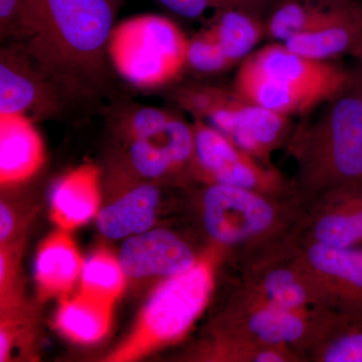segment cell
Masks as SVG:
<instances>
[{
	"instance_id": "1",
	"label": "cell",
	"mask_w": 362,
	"mask_h": 362,
	"mask_svg": "<svg viewBox=\"0 0 362 362\" xmlns=\"http://www.w3.org/2000/svg\"><path fill=\"white\" fill-rule=\"evenodd\" d=\"M117 0H28L20 42L66 95L101 82Z\"/></svg>"
},
{
	"instance_id": "2",
	"label": "cell",
	"mask_w": 362,
	"mask_h": 362,
	"mask_svg": "<svg viewBox=\"0 0 362 362\" xmlns=\"http://www.w3.org/2000/svg\"><path fill=\"white\" fill-rule=\"evenodd\" d=\"M211 289V271L204 263L168 277L152 293L132 329L106 361H140L177 340L201 314Z\"/></svg>"
},
{
	"instance_id": "3",
	"label": "cell",
	"mask_w": 362,
	"mask_h": 362,
	"mask_svg": "<svg viewBox=\"0 0 362 362\" xmlns=\"http://www.w3.org/2000/svg\"><path fill=\"white\" fill-rule=\"evenodd\" d=\"M188 40L175 23L154 14L134 16L114 26L109 61L128 83L160 87L187 65Z\"/></svg>"
},
{
	"instance_id": "4",
	"label": "cell",
	"mask_w": 362,
	"mask_h": 362,
	"mask_svg": "<svg viewBox=\"0 0 362 362\" xmlns=\"http://www.w3.org/2000/svg\"><path fill=\"white\" fill-rule=\"evenodd\" d=\"M1 49L0 115L58 114L66 93L20 42Z\"/></svg>"
},
{
	"instance_id": "5",
	"label": "cell",
	"mask_w": 362,
	"mask_h": 362,
	"mask_svg": "<svg viewBox=\"0 0 362 362\" xmlns=\"http://www.w3.org/2000/svg\"><path fill=\"white\" fill-rule=\"evenodd\" d=\"M259 73L313 97L320 103L345 89L351 75L325 61L305 58L284 45H272L247 58Z\"/></svg>"
},
{
	"instance_id": "6",
	"label": "cell",
	"mask_w": 362,
	"mask_h": 362,
	"mask_svg": "<svg viewBox=\"0 0 362 362\" xmlns=\"http://www.w3.org/2000/svg\"><path fill=\"white\" fill-rule=\"evenodd\" d=\"M204 226L213 239L230 244L265 230L271 206L244 188L216 183L204 194Z\"/></svg>"
},
{
	"instance_id": "7",
	"label": "cell",
	"mask_w": 362,
	"mask_h": 362,
	"mask_svg": "<svg viewBox=\"0 0 362 362\" xmlns=\"http://www.w3.org/2000/svg\"><path fill=\"white\" fill-rule=\"evenodd\" d=\"M319 125L329 140L335 173L350 182L362 181V101L354 80L330 100Z\"/></svg>"
},
{
	"instance_id": "8",
	"label": "cell",
	"mask_w": 362,
	"mask_h": 362,
	"mask_svg": "<svg viewBox=\"0 0 362 362\" xmlns=\"http://www.w3.org/2000/svg\"><path fill=\"white\" fill-rule=\"evenodd\" d=\"M124 273L130 278L177 275L194 265L189 247L163 228L132 235L118 256Z\"/></svg>"
},
{
	"instance_id": "9",
	"label": "cell",
	"mask_w": 362,
	"mask_h": 362,
	"mask_svg": "<svg viewBox=\"0 0 362 362\" xmlns=\"http://www.w3.org/2000/svg\"><path fill=\"white\" fill-rule=\"evenodd\" d=\"M45 144L32 119L0 115V183L13 187L30 180L45 163Z\"/></svg>"
},
{
	"instance_id": "10",
	"label": "cell",
	"mask_w": 362,
	"mask_h": 362,
	"mask_svg": "<svg viewBox=\"0 0 362 362\" xmlns=\"http://www.w3.org/2000/svg\"><path fill=\"white\" fill-rule=\"evenodd\" d=\"M194 149V131L171 116L160 130L130 140V161L138 175L154 180L187 160Z\"/></svg>"
},
{
	"instance_id": "11",
	"label": "cell",
	"mask_w": 362,
	"mask_h": 362,
	"mask_svg": "<svg viewBox=\"0 0 362 362\" xmlns=\"http://www.w3.org/2000/svg\"><path fill=\"white\" fill-rule=\"evenodd\" d=\"M101 204L100 170L84 164L57 182L51 197V218L61 230H73L98 216Z\"/></svg>"
},
{
	"instance_id": "12",
	"label": "cell",
	"mask_w": 362,
	"mask_h": 362,
	"mask_svg": "<svg viewBox=\"0 0 362 362\" xmlns=\"http://www.w3.org/2000/svg\"><path fill=\"white\" fill-rule=\"evenodd\" d=\"M85 261L69 230L59 228L37 249L35 282L40 300L68 297L81 278Z\"/></svg>"
},
{
	"instance_id": "13",
	"label": "cell",
	"mask_w": 362,
	"mask_h": 362,
	"mask_svg": "<svg viewBox=\"0 0 362 362\" xmlns=\"http://www.w3.org/2000/svg\"><path fill=\"white\" fill-rule=\"evenodd\" d=\"M158 204V188L149 183L138 185L99 211L98 230L112 240L146 232L154 225Z\"/></svg>"
},
{
	"instance_id": "14",
	"label": "cell",
	"mask_w": 362,
	"mask_h": 362,
	"mask_svg": "<svg viewBox=\"0 0 362 362\" xmlns=\"http://www.w3.org/2000/svg\"><path fill=\"white\" fill-rule=\"evenodd\" d=\"M113 306L78 292L75 297L62 299L54 324L66 339L78 344H94L108 334Z\"/></svg>"
},
{
	"instance_id": "15",
	"label": "cell",
	"mask_w": 362,
	"mask_h": 362,
	"mask_svg": "<svg viewBox=\"0 0 362 362\" xmlns=\"http://www.w3.org/2000/svg\"><path fill=\"white\" fill-rule=\"evenodd\" d=\"M235 90L245 101L286 116L303 113L319 103L301 90L267 77L247 61L238 73Z\"/></svg>"
},
{
	"instance_id": "16",
	"label": "cell",
	"mask_w": 362,
	"mask_h": 362,
	"mask_svg": "<svg viewBox=\"0 0 362 362\" xmlns=\"http://www.w3.org/2000/svg\"><path fill=\"white\" fill-rule=\"evenodd\" d=\"M288 49L305 58L326 61L339 54H362V16L312 32L297 33L285 40Z\"/></svg>"
},
{
	"instance_id": "17",
	"label": "cell",
	"mask_w": 362,
	"mask_h": 362,
	"mask_svg": "<svg viewBox=\"0 0 362 362\" xmlns=\"http://www.w3.org/2000/svg\"><path fill=\"white\" fill-rule=\"evenodd\" d=\"M256 13L237 7L216 11L214 23L209 30L232 64L246 58L258 44L262 28Z\"/></svg>"
},
{
	"instance_id": "18",
	"label": "cell",
	"mask_w": 362,
	"mask_h": 362,
	"mask_svg": "<svg viewBox=\"0 0 362 362\" xmlns=\"http://www.w3.org/2000/svg\"><path fill=\"white\" fill-rule=\"evenodd\" d=\"M286 117L242 99L238 107L235 126L228 137L232 138L240 148L254 151L277 139L284 128Z\"/></svg>"
},
{
	"instance_id": "19",
	"label": "cell",
	"mask_w": 362,
	"mask_h": 362,
	"mask_svg": "<svg viewBox=\"0 0 362 362\" xmlns=\"http://www.w3.org/2000/svg\"><path fill=\"white\" fill-rule=\"evenodd\" d=\"M126 277L118 257L109 250L99 249L85 261L80 292L114 305L122 295Z\"/></svg>"
},
{
	"instance_id": "20",
	"label": "cell",
	"mask_w": 362,
	"mask_h": 362,
	"mask_svg": "<svg viewBox=\"0 0 362 362\" xmlns=\"http://www.w3.org/2000/svg\"><path fill=\"white\" fill-rule=\"evenodd\" d=\"M309 259L317 270L337 278L362 296V250L354 247L314 245Z\"/></svg>"
},
{
	"instance_id": "21",
	"label": "cell",
	"mask_w": 362,
	"mask_h": 362,
	"mask_svg": "<svg viewBox=\"0 0 362 362\" xmlns=\"http://www.w3.org/2000/svg\"><path fill=\"white\" fill-rule=\"evenodd\" d=\"M194 132L197 159L214 177L240 160L230 140L216 128L199 123Z\"/></svg>"
},
{
	"instance_id": "22",
	"label": "cell",
	"mask_w": 362,
	"mask_h": 362,
	"mask_svg": "<svg viewBox=\"0 0 362 362\" xmlns=\"http://www.w3.org/2000/svg\"><path fill=\"white\" fill-rule=\"evenodd\" d=\"M250 328L257 337L269 343L292 342L301 337L302 321L287 309L274 306L252 317Z\"/></svg>"
},
{
	"instance_id": "23",
	"label": "cell",
	"mask_w": 362,
	"mask_h": 362,
	"mask_svg": "<svg viewBox=\"0 0 362 362\" xmlns=\"http://www.w3.org/2000/svg\"><path fill=\"white\" fill-rule=\"evenodd\" d=\"M319 243L337 247H354L362 242V204L347 214H330L315 228Z\"/></svg>"
},
{
	"instance_id": "24",
	"label": "cell",
	"mask_w": 362,
	"mask_h": 362,
	"mask_svg": "<svg viewBox=\"0 0 362 362\" xmlns=\"http://www.w3.org/2000/svg\"><path fill=\"white\" fill-rule=\"evenodd\" d=\"M187 65L201 73H216L233 65L209 28L188 40Z\"/></svg>"
},
{
	"instance_id": "25",
	"label": "cell",
	"mask_w": 362,
	"mask_h": 362,
	"mask_svg": "<svg viewBox=\"0 0 362 362\" xmlns=\"http://www.w3.org/2000/svg\"><path fill=\"white\" fill-rule=\"evenodd\" d=\"M171 13L185 18H199L209 9L237 8L249 9L258 13L268 8L273 0H156Z\"/></svg>"
},
{
	"instance_id": "26",
	"label": "cell",
	"mask_w": 362,
	"mask_h": 362,
	"mask_svg": "<svg viewBox=\"0 0 362 362\" xmlns=\"http://www.w3.org/2000/svg\"><path fill=\"white\" fill-rule=\"evenodd\" d=\"M267 294L270 297L274 306L280 308H296L305 301L303 287L297 283L291 272L276 270L269 274L266 278Z\"/></svg>"
},
{
	"instance_id": "27",
	"label": "cell",
	"mask_w": 362,
	"mask_h": 362,
	"mask_svg": "<svg viewBox=\"0 0 362 362\" xmlns=\"http://www.w3.org/2000/svg\"><path fill=\"white\" fill-rule=\"evenodd\" d=\"M170 114L153 107H143L133 112L128 118L127 132L130 140L146 137L160 130L171 118Z\"/></svg>"
},
{
	"instance_id": "28",
	"label": "cell",
	"mask_w": 362,
	"mask_h": 362,
	"mask_svg": "<svg viewBox=\"0 0 362 362\" xmlns=\"http://www.w3.org/2000/svg\"><path fill=\"white\" fill-rule=\"evenodd\" d=\"M28 0H0V33L2 40H20L23 14Z\"/></svg>"
},
{
	"instance_id": "29",
	"label": "cell",
	"mask_w": 362,
	"mask_h": 362,
	"mask_svg": "<svg viewBox=\"0 0 362 362\" xmlns=\"http://www.w3.org/2000/svg\"><path fill=\"white\" fill-rule=\"evenodd\" d=\"M327 362H362V330L350 331L333 343L325 356Z\"/></svg>"
},
{
	"instance_id": "30",
	"label": "cell",
	"mask_w": 362,
	"mask_h": 362,
	"mask_svg": "<svg viewBox=\"0 0 362 362\" xmlns=\"http://www.w3.org/2000/svg\"><path fill=\"white\" fill-rule=\"evenodd\" d=\"M216 183L228 185V187L244 188L249 189L256 185L257 176L251 166L244 161L235 162L230 168L221 171L214 176Z\"/></svg>"
},
{
	"instance_id": "31",
	"label": "cell",
	"mask_w": 362,
	"mask_h": 362,
	"mask_svg": "<svg viewBox=\"0 0 362 362\" xmlns=\"http://www.w3.org/2000/svg\"><path fill=\"white\" fill-rule=\"evenodd\" d=\"M14 228V218L13 211L6 204H0V242L6 243L13 233Z\"/></svg>"
},
{
	"instance_id": "32",
	"label": "cell",
	"mask_w": 362,
	"mask_h": 362,
	"mask_svg": "<svg viewBox=\"0 0 362 362\" xmlns=\"http://www.w3.org/2000/svg\"><path fill=\"white\" fill-rule=\"evenodd\" d=\"M357 59H359V68L352 75V80H354V85H356V89L358 90V94L362 101V54L361 56L357 57Z\"/></svg>"
},
{
	"instance_id": "33",
	"label": "cell",
	"mask_w": 362,
	"mask_h": 362,
	"mask_svg": "<svg viewBox=\"0 0 362 362\" xmlns=\"http://www.w3.org/2000/svg\"><path fill=\"white\" fill-rule=\"evenodd\" d=\"M282 361L283 359L281 358L280 356L271 351L262 352L256 358V361L258 362H278Z\"/></svg>"
},
{
	"instance_id": "34",
	"label": "cell",
	"mask_w": 362,
	"mask_h": 362,
	"mask_svg": "<svg viewBox=\"0 0 362 362\" xmlns=\"http://www.w3.org/2000/svg\"><path fill=\"white\" fill-rule=\"evenodd\" d=\"M359 4H361V11H362V0H358Z\"/></svg>"
}]
</instances>
